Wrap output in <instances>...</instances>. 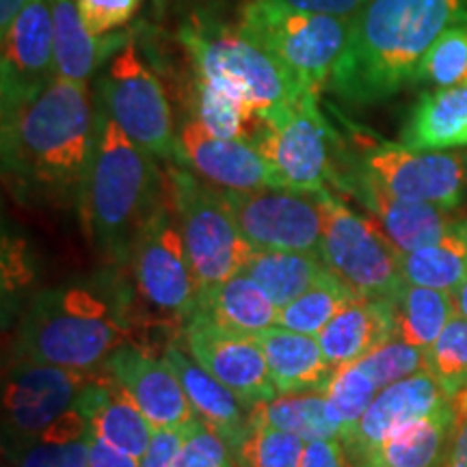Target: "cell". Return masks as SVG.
<instances>
[{
  "label": "cell",
  "mask_w": 467,
  "mask_h": 467,
  "mask_svg": "<svg viewBox=\"0 0 467 467\" xmlns=\"http://www.w3.org/2000/svg\"><path fill=\"white\" fill-rule=\"evenodd\" d=\"M96 141L89 85L55 78L3 115V169L25 197L80 203Z\"/></svg>",
  "instance_id": "6da1fadb"
},
{
  "label": "cell",
  "mask_w": 467,
  "mask_h": 467,
  "mask_svg": "<svg viewBox=\"0 0 467 467\" xmlns=\"http://www.w3.org/2000/svg\"><path fill=\"white\" fill-rule=\"evenodd\" d=\"M467 25V0H366L325 89L350 104H377L416 83L441 33Z\"/></svg>",
  "instance_id": "7a4b0ae2"
},
{
  "label": "cell",
  "mask_w": 467,
  "mask_h": 467,
  "mask_svg": "<svg viewBox=\"0 0 467 467\" xmlns=\"http://www.w3.org/2000/svg\"><path fill=\"white\" fill-rule=\"evenodd\" d=\"M128 336L124 292L113 284L76 282L39 292L28 303L14 353L42 364L100 370Z\"/></svg>",
  "instance_id": "3957f363"
},
{
  "label": "cell",
  "mask_w": 467,
  "mask_h": 467,
  "mask_svg": "<svg viewBox=\"0 0 467 467\" xmlns=\"http://www.w3.org/2000/svg\"><path fill=\"white\" fill-rule=\"evenodd\" d=\"M167 192L156 159L126 137L104 109L78 210L91 241L113 260L130 255L132 243Z\"/></svg>",
  "instance_id": "277c9868"
},
{
  "label": "cell",
  "mask_w": 467,
  "mask_h": 467,
  "mask_svg": "<svg viewBox=\"0 0 467 467\" xmlns=\"http://www.w3.org/2000/svg\"><path fill=\"white\" fill-rule=\"evenodd\" d=\"M178 37L195 76L234 91L255 113L295 104L317 93L236 25L197 14L182 25Z\"/></svg>",
  "instance_id": "5b68a950"
},
{
  "label": "cell",
  "mask_w": 467,
  "mask_h": 467,
  "mask_svg": "<svg viewBox=\"0 0 467 467\" xmlns=\"http://www.w3.org/2000/svg\"><path fill=\"white\" fill-rule=\"evenodd\" d=\"M236 26L320 93L347 48L350 17L312 14L282 0H244Z\"/></svg>",
  "instance_id": "8992f818"
},
{
  "label": "cell",
  "mask_w": 467,
  "mask_h": 467,
  "mask_svg": "<svg viewBox=\"0 0 467 467\" xmlns=\"http://www.w3.org/2000/svg\"><path fill=\"white\" fill-rule=\"evenodd\" d=\"M353 150H347L348 161L358 165L368 178L400 200L431 203L452 213L467 192V154L451 150H413L405 143H389L366 134L348 124Z\"/></svg>",
  "instance_id": "52a82bcc"
},
{
  "label": "cell",
  "mask_w": 467,
  "mask_h": 467,
  "mask_svg": "<svg viewBox=\"0 0 467 467\" xmlns=\"http://www.w3.org/2000/svg\"><path fill=\"white\" fill-rule=\"evenodd\" d=\"M167 191L202 290L241 275L255 254L238 230L223 192L189 169H169Z\"/></svg>",
  "instance_id": "ba28073f"
},
{
  "label": "cell",
  "mask_w": 467,
  "mask_h": 467,
  "mask_svg": "<svg viewBox=\"0 0 467 467\" xmlns=\"http://www.w3.org/2000/svg\"><path fill=\"white\" fill-rule=\"evenodd\" d=\"M251 143L288 189L317 192L334 184L342 139L320 110L317 93L260 113Z\"/></svg>",
  "instance_id": "9c48e42d"
},
{
  "label": "cell",
  "mask_w": 467,
  "mask_h": 467,
  "mask_svg": "<svg viewBox=\"0 0 467 467\" xmlns=\"http://www.w3.org/2000/svg\"><path fill=\"white\" fill-rule=\"evenodd\" d=\"M325 225L318 255L331 275L366 299H394L405 277L399 249L368 214L355 213L331 189L318 191Z\"/></svg>",
  "instance_id": "30bf717a"
},
{
  "label": "cell",
  "mask_w": 467,
  "mask_h": 467,
  "mask_svg": "<svg viewBox=\"0 0 467 467\" xmlns=\"http://www.w3.org/2000/svg\"><path fill=\"white\" fill-rule=\"evenodd\" d=\"M128 258L141 299L161 317L184 327L200 307L202 285L186 254L169 191L137 234Z\"/></svg>",
  "instance_id": "8fae6325"
},
{
  "label": "cell",
  "mask_w": 467,
  "mask_h": 467,
  "mask_svg": "<svg viewBox=\"0 0 467 467\" xmlns=\"http://www.w3.org/2000/svg\"><path fill=\"white\" fill-rule=\"evenodd\" d=\"M104 113L151 159H175L171 104L159 76L132 39L109 58L102 78Z\"/></svg>",
  "instance_id": "7c38bea8"
},
{
  "label": "cell",
  "mask_w": 467,
  "mask_h": 467,
  "mask_svg": "<svg viewBox=\"0 0 467 467\" xmlns=\"http://www.w3.org/2000/svg\"><path fill=\"white\" fill-rule=\"evenodd\" d=\"M221 192L238 230L254 249L318 254L325 225L318 191L268 186Z\"/></svg>",
  "instance_id": "4fadbf2b"
},
{
  "label": "cell",
  "mask_w": 467,
  "mask_h": 467,
  "mask_svg": "<svg viewBox=\"0 0 467 467\" xmlns=\"http://www.w3.org/2000/svg\"><path fill=\"white\" fill-rule=\"evenodd\" d=\"M100 370H74L16 358L7 372L3 396L5 431L16 448L35 440L58 418L72 411Z\"/></svg>",
  "instance_id": "5bb4252c"
},
{
  "label": "cell",
  "mask_w": 467,
  "mask_h": 467,
  "mask_svg": "<svg viewBox=\"0 0 467 467\" xmlns=\"http://www.w3.org/2000/svg\"><path fill=\"white\" fill-rule=\"evenodd\" d=\"M180 342L203 370L232 389L247 409L277 396L258 337L227 331L195 312L184 323Z\"/></svg>",
  "instance_id": "9a60e30c"
},
{
  "label": "cell",
  "mask_w": 467,
  "mask_h": 467,
  "mask_svg": "<svg viewBox=\"0 0 467 467\" xmlns=\"http://www.w3.org/2000/svg\"><path fill=\"white\" fill-rule=\"evenodd\" d=\"M331 186L353 197L370 214L379 230L389 238V243L399 249L400 255L437 243L457 223V219H452L448 210L431 206V203L400 200L385 191L348 161L342 143L337 150V169Z\"/></svg>",
  "instance_id": "2e32d148"
},
{
  "label": "cell",
  "mask_w": 467,
  "mask_h": 467,
  "mask_svg": "<svg viewBox=\"0 0 467 467\" xmlns=\"http://www.w3.org/2000/svg\"><path fill=\"white\" fill-rule=\"evenodd\" d=\"M0 37V96L5 115L57 78L50 0H31Z\"/></svg>",
  "instance_id": "e0dca14e"
},
{
  "label": "cell",
  "mask_w": 467,
  "mask_h": 467,
  "mask_svg": "<svg viewBox=\"0 0 467 467\" xmlns=\"http://www.w3.org/2000/svg\"><path fill=\"white\" fill-rule=\"evenodd\" d=\"M175 161L219 191L241 192L284 186L254 143L214 137L195 117H189L175 134Z\"/></svg>",
  "instance_id": "ac0fdd59"
},
{
  "label": "cell",
  "mask_w": 467,
  "mask_h": 467,
  "mask_svg": "<svg viewBox=\"0 0 467 467\" xmlns=\"http://www.w3.org/2000/svg\"><path fill=\"white\" fill-rule=\"evenodd\" d=\"M452 405V394L437 381L433 372L422 370L383 388L368 411L342 437L350 463L364 457L409 424L435 416Z\"/></svg>",
  "instance_id": "d6986e66"
},
{
  "label": "cell",
  "mask_w": 467,
  "mask_h": 467,
  "mask_svg": "<svg viewBox=\"0 0 467 467\" xmlns=\"http://www.w3.org/2000/svg\"><path fill=\"white\" fill-rule=\"evenodd\" d=\"M102 368L126 389L154 431H180L197 420L182 383L165 358L124 344Z\"/></svg>",
  "instance_id": "ffe728a7"
},
{
  "label": "cell",
  "mask_w": 467,
  "mask_h": 467,
  "mask_svg": "<svg viewBox=\"0 0 467 467\" xmlns=\"http://www.w3.org/2000/svg\"><path fill=\"white\" fill-rule=\"evenodd\" d=\"M78 407L87 416L93 437L109 443L115 451L139 461L143 459L154 437V429L126 389L110 379L104 368L98 372L96 381L85 389Z\"/></svg>",
  "instance_id": "44dd1931"
},
{
  "label": "cell",
  "mask_w": 467,
  "mask_h": 467,
  "mask_svg": "<svg viewBox=\"0 0 467 467\" xmlns=\"http://www.w3.org/2000/svg\"><path fill=\"white\" fill-rule=\"evenodd\" d=\"M162 358L169 361V366L173 368L180 383H182L195 418L223 437L232 451L236 452L247 437L249 409L238 400V396L232 389H227L208 370H203L178 344L165 347Z\"/></svg>",
  "instance_id": "7402d4cb"
},
{
  "label": "cell",
  "mask_w": 467,
  "mask_h": 467,
  "mask_svg": "<svg viewBox=\"0 0 467 467\" xmlns=\"http://www.w3.org/2000/svg\"><path fill=\"white\" fill-rule=\"evenodd\" d=\"M396 337L394 299L358 296L347 303L318 336L325 358L336 368L355 364Z\"/></svg>",
  "instance_id": "603a6c76"
},
{
  "label": "cell",
  "mask_w": 467,
  "mask_h": 467,
  "mask_svg": "<svg viewBox=\"0 0 467 467\" xmlns=\"http://www.w3.org/2000/svg\"><path fill=\"white\" fill-rule=\"evenodd\" d=\"M255 337L277 394L325 392L336 368L325 358L317 336L296 334L275 325Z\"/></svg>",
  "instance_id": "cb8c5ba5"
},
{
  "label": "cell",
  "mask_w": 467,
  "mask_h": 467,
  "mask_svg": "<svg viewBox=\"0 0 467 467\" xmlns=\"http://www.w3.org/2000/svg\"><path fill=\"white\" fill-rule=\"evenodd\" d=\"M50 9L57 78L89 85L93 72L107 58H113V50H119L128 39L91 35L78 14L76 0H50Z\"/></svg>",
  "instance_id": "d4e9b609"
},
{
  "label": "cell",
  "mask_w": 467,
  "mask_h": 467,
  "mask_svg": "<svg viewBox=\"0 0 467 467\" xmlns=\"http://www.w3.org/2000/svg\"><path fill=\"white\" fill-rule=\"evenodd\" d=\"M400 143L413 150L467 148V83L422 93L409 110Z\"/></svg>",
  "instance_id": "484cf974"
},
{
  "label": "cell",
  "mask_w": 467,
  "mask_h": 467,
  "mask_svg": "<svg viewBox=\"0 0 467 467\" xmlns=\"http://www.w3.org/2000/svg\"><path fill=\"white\" fill-rule=\"evenodd\" d=\"M457 424L454 405L388 437L353 467H443Z\"/></svg>",
  "instance_id": "4316f807"
},
{
  "label": "cell",
  "mask_w": 467,
  "mask_h": 467,
  "mask_svg": "<svg viewBox=\"0 0 467 467\" xmlns=\"http://www.w3.org/2000/svg\"><path fill=\"white\" fill-rule=\"evenodd\" d=\"M197 312L227 331L254 337L275 327L279 318L271 296L244 273L203 288Z\"/></svg>",
  "instance_id": "83f0119b"
},
{
  "label": "cell",
  "mask_w": 467,
  "mask_h": 467,
  "mask_svg": "<svg viewBox=\"0 0 467 467\" xmlns=\"http://www.w3.org/2000/svg\"><path fill=\"white\" fill-rule=\"evenodd\" d=\"M243 273L254 279L282 309L320 282L329 273V268L323 265L318 254L255 249Z\"/></svg>",
  "instance_id": "f1b7e54d"
},
{
  "label": "cell",
  "mask_w": 467,
  "mask_h": 467,
  "mask_svg": "<svg viewBox=\"0 0 467 467\" xmlns=\"http://www.w3.org/2000/svg\"><path fill=\"white\" fill-rule=\"evenodd\" d=\"M400 268L407 284L452 295L467 277V219L457 221L429 247L400 255Z\"/></svg>",
  "instance_id": "f546056e"
},
{
  "label": "cell",
  "mask_w": 467,
  "mask_h": 467,
  "mask_svg": "<svg viewBox=\"0 0 467 467\" xmlns=\"http://www.w3.org/2000/svg\"><path fill=\"white\" fill-rule=\"evenodd\" d=\"M91 429L76 405L44 433L16 448L17 467H89Z\"/></svg>",
  "instance_id": "4dcf8cb0"
},
{
  "label": "cell",
  "mask_w": 467,
  "mask_h": 467,
  "mask_svg": "<svg viewBox=\"0 0 467 467\" xmlns=\"http://www.w3.org/2000/svg\"><path fill=\"white\" fill-rule=\"evenodd\" d=\"M396 337L411 347L429 350L457 317L451 292L405 284L394 296Z\"/></svg>",
  "instance_id": "1f68e13d"
},
{
  "label": "cell",
  "mask_w": 467,
  "mask_h": 467,
  "mask_svg": "<svg viewBox=\"0 0 467 467\" xmlns=\"http://www.w3.org/2000/svg\"><path fill=\"white\" fill-rule=\"evenodd\" d=\"M249 418L301 437L303 441L340 440V426L331 416L325 392L277 394L275 399L249 409Z\"/></svg>",
  "instance_id": "d6a6232c"
},
{
  "label": "cell",
  "mask_w": 467,
  "mask_h": 467,
  "mask_svg": "<svg viewBox=\"0 0 467 467\" xmlns=\"http://www.w3.org/2000/svg\"><path fill=\"white\" fill-rule=\"evenodd\" d=\"M192 117L214 137L244 139L249 143L260 128V113L241 96L202 76L192 78Z\"/></svg>",
  "instance_id": "836d02e7"
},
{
  "label": "cell",
  "mask_w": 467,
  "mask_h": 467,
  "mask_svg": "<svg viewBox=\"0 0 467 467\" xmlns=\"http://www.w3.org/2000/svg\"><path fill=\"white\" fill-rule=\"evenodd\" d=\"M353 299H358V295L336 275L327 273L320 282L303 292L299 299L279 309L277 325L296 334L318 337L336 314Z\"/></svg>",
  "instance_id": "e575fe53"
},
{
  "label": "cell",
  "mask_w": 467,
  "mask_h": 467,
  "mask_svg": "<svg viewBox=\"0 0 467 467\" xmlns=\"http://www.w3.org/2000/svg\"><path fill=\"white\" fill-rule=\"evenodd\" d=\"M306 441L301 437L249 418V431L236 452V467H299Z\"/></svg>",
  "instance_id": "d590c367"
},
{
  "label": "cell",
  "mask_w": 467,
  "mask_h": 467,
  "mask_svg": "<svg viewBox=\"0 0 467 467\" xmlns=\"http://www.w3.org/2000/svg\"><path fill=\"white\" fill-rule=\"evenodd\" d=\"M379 392L381 388L366 375L359 364L337 368L327 385L325 396L329 402L331 416L340 426V440L359 422Z\"/></svg>",
  "instance_id": "8d00e7d4"
},
{
  "label": "cell",
  "mask_w": 467,
  "mask_h": 467,
  "mask_svg": "<svg viewBox=\"0 0 467 467\" xmlns=\"http://www.w3.org/2000/svg\"><path fill=\"white\" fill-rule=\"evenodd\" d=\"M416 83L429 85L433 89H448L467 83V25L448 28L435 39V44L420 61Z\"/></svg>",
  "instance_id": "74e56055"
},
{
  "label": "cell",
  "mask_w": 467,
  "mask_h": 467,
  "mask_svg": "<svg viewBox=\"0 0 467 467\" xmlns=\"http://www.w3.org/2000/svg\"><path fill=\"white\" fill-rule=\"evenodd\" d=\"M426 370L452 396L467 385V318L454 317L426 350Z\"/></svg>",
  "instance_id": "f35d334b"
},
{
  "label": "cell",
  "mask_w": 467,
  "mask_h": 467,
  "mask_svg": "<svg viewBox=\"0 0 467 467\" xmlns=\"http://www.w3.org/2000/svg\"><path fill=\"white\" fill-rule=\"evenodd\" d=\"M355 364L364 368L366 375L383 389L400 379L426 370V350L392 337Z\"/></svg>",
  "instance_id": "ab89813d"
},
{
  "label": "cell",
  "mask_w": 467,
  "mask_h": 467,
  "mask_svg": "<svg viewBox=\"0 0 467 467\" xmlns=\"http://www.w3.org/2000/svg\"><path fill=\"white\" fill-rule=\"evenodd\" d=\"M173 467H236V454L223 437L200 420H192L184 426Z\"/></svg>",
  "instance_id": "60d3db41"
},
{
  "label": "cell",
  "mask_w": 467,
  "mask_h": 467,
  "mask_svg": "<svg viewBox=\"0 0 467 467\" xmlns=\"http://www.w3.org/2000/svg\"><path fill=\"white\" fill-rule=\"evenodd\" d=\"M143 0H76V7L91 35L109 37L141 9Z\"/></svg>",
  "instance_id": "b9f144b4"
},
{
  "label": "cell",
  "mask_w": 467,
  "mask_h": 467,
  "mask_svg": "<svg viewBox=\"0 0 467 467\" xmlns=\"http://www.w3.org/2000/svg\"><path fill=\"white\" fill-rule=\"evenodd\" d=\"M299 467H353L342 440L307 441Z\"/></svg>",
  "instance_id": "7bdbcfd3"
},
{
  "label": "cell",
  "mask_w": 467,
  "mask_h": 467,
  "mask_svg": "<svg viewBox=\"0 0 467 467\" xmlns=\"http://www.w3.org/2000/svg\"><path fill=\"white\" fill-rule=\"evenodd\" d=\"M452 405L457 413V424H454L451 451L443 467H467V385L452 396Z\"/></svg>",
  "instance_id": "ee69618b"
},
{
  "label": "cell",
  "mask_w": 467,
  "mask_h": 467,
  "mask_svg": "<svg viewBox=\"0 0 467 467\" xmlns=\"http://www.w3.org/2000/svg\"><path fill=\"white\" fill-rule=\"evenodd\" d=\"M184 429L180 431H154L151 443L139 467H173L175 452H178L180 441H182Z\"/></svg>",
  "instance_id": "f6af8a7d"
},
{
  "label": "cell",
  "mask_w": 467,
  "mask_h": 467,
  "mask_svg": "<svg viewBox=\"0 0 467 467\" xmlns=\"http://www.w3.org/2000/svg\"><path fill=\"white\" fill-rule=\"evenodd\" d=\"M282 3L303 11H312V14L353 17L364 7L366 0H282Z\"/></svg>",
  "instance_id": "bcb514c9"
},
{
  "label": "cell",
  "mask_w": 467,
  "mask_h": 467,
  "mask_svg": "<svg viewBox=\"0 0 467 467\" xmlns=\"http://www.w3.org/2000/svg\"><path fill=\"white\" fill-rule=\"evenodd\" d=\"M89 467H139V459L124 454L109 443L91 437V452H89Z\"/></svg>",
  "instance_id": "7dc6e473"
},
{
  "label": "cell",
  "mask_w": 467,
  "mask_h": 467,
  "mask_svg": "<svg viewBox=\"0 0 467 467\" xmlns=\"http://www.w3.org/2000/svg\"><path fill=\"white\" fill-rule=\"evenodd\" d=\"M28 3L31 0H0V31H5Z\"/></svg>",
  "instance_id": "c3c4849f"
},
{
  "label": "cell",
  "mask_w": 467,
  "mask_h": 467,
  "mask_svg": "<svg viewBox=\"0 0 467 467\" xmlns=\"http://www.w3.org/2000/svg\"><path fill=\"white\" fill-rule=\"evenodd\" d=\"M452 301H454V309H457L459 317L467 318V277L457 285V288H454Z\"/></svg>",
  "instance_id": "681fc988"
},
{
  "label": "cell",
  "mask_w": 467,
  "mask_h": 467,
  "mask_svg": "<svg viewBox=\"0 0 467 467\" xmlns=\"http://www.w3.org/2000/svg\"><path fill=\"white\" fill-rule=\"evenodd\" d=\"M175 0H151V7H154V14L156 17H162L165 16V11L171 7Z\"/></svg>",
  "instance_id": "f907efd6"
}]
</instances>
